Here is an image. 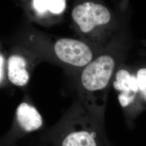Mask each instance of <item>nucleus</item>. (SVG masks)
Here are the masks:
<instances>
[{"instance_id": "f257e3e1", "label": "nucleus", "mask_w": 146, "mask_h": 146, "mask_svg": "<svg viewBox=\"0 0 146 146\" xmlns=\"http://www.w3.org/2000/svg\"><path fill=\"white\" fill-rule=\"evenodd\" d=\"M115 67L113 58L101 55L84 68L81 75V83L86 90L94 92L105 88L109 84Z\"/></svg>"}, {"instance_id": "7ed1b4c3", "label": "nucleus", "mask_w": 146, "mask_h": 146, "mask_svg": "<svg viewBox=\"0 0 146 146\" xmlns=\"http://www.w3.org/2000/svg\"><path fill=\"white\" fill-rule=\"evenodd\" d=\"M55 55L61 61L75 67H86L92 61L93 52L87 44L77 40L62 38L54 44Z\"/></svg>"}, {"instance_id": "6e6552de", "label": "nucleus", "mask_w": 146, "mask_h": 146, "mask_svg": "<svg viewBox=\"0 0 146 146\" xmlns=\"http://www.w3.org/2000/svg\"><path fill=\"white\" fill-rule=\"evenodd\" d=\"M67 2L64 0H34L32 5L38 15H42L47 11L52 14H60L66 8Z\"/></svg>"}, {"instance_id": "423d86ee", "label": "nucleus", "mask_w": 146, "mask_h": 146, "mask_svg": "<svg viewBox=\"0 0 146 146\" xmlns=\"http://www.w3.org/2000/svg\"><path fill=\"white\" fill-rule=\"evenodd\" d=\"M62 146H98L95 132L79 130L70 132L63 140Z\"/></svg>"}, {"instance_id": "39448f33", "label": "nucleus", "mask_w": 146, "mask_h": 146, "mask_svg": "<svg viewBox=\"0 0 146 146\" xmlns=\"http://www.w3.org/2000/svg\"><path fill=\"white\" fill-rule=\"evenodd\" d=\"M25 58L19 55L11 56L8 61V76L14 85L24 86L29 80V74L26 69Z\"/></svg>"}, {"instance_id": "f03ea898", "label": "nucleus", "mask_w": 146, "mask_h": 146, "mask_svg": "<svg viewBox=\"0 0 146 146\" xmlns=\"http://www.w3.org/2000/svg\"><path fill=\"white\" fill-rule=\"evenodd\" d=\"M73 20L84 33L92 31L96 27L109 23L111 15L104 5L86 2L75 6L72 12Z\"/></svg>"}, {"instance_id": "20e7f679", "label": "nucleus", "mask_w": 146, "mask_h": 146, "mask_svg": "<svg viewBox=\"0 0 146 146\" xmlns=\"http://www.w3.org/2000/svg\"><path fill=\"white\" fill-rule=\"evenodd\" d=\"M16 117L21 128L26 131H36L42 125L41 115L34 107L26 102L18 106Z\"/></svg>"}, {"instance_id": "0eeeda50", "label": "nucleus", "mask_w": 146, "mask_h": 146, "mask_svg": "<svg viewBox=\"0 0 146 146\" xmlns=\"http://www.w3.org/2000/svg\"><path fill=\"white\" fill-rule=\"evenodd\" d=\"M114 88L122 93H135L138 90L137 78L131 76L127 70L121 69L116 75V81L113 83Z\"/></svg>"}, {"instance_id": "9b49d317", "label": "nucleus", "mask_w": 146, "mask_h": 146, "mask_svg": "<svg viewBox=\"0 0 146 146\" xmlns=\"http://www.w3.org/2000/svg\"><path fill=\"white\" fill-rule=\"evenodd\" d=\"M4 63H5V60L2 54L0 56V80H1V83L2 82V81L3 80V76H4Z\"/></svg>"}, {"instance_id": "9d476101", "label": "nucleus", "mask_w": 146, "mask_h": 146, "mask_svg": "<svg viewBox=\"0 0 146 146\" xmlns=\"http://www.w3.org/2000/svg\"><path fill=\"white\" fill-rule=\"evenodd\" d=\"M134 93H121L119 95V100L122 107L129 104L134 99Z\"/></svg>"}, {"instance_id": "1a4fd4ad", "label": "nucleus", "mask_w": 146, "mask_h": 146, "mask_svg": "<svg viewBox=\"0 0 146 146\" xmlns=\"http://www.w3.org/2000/svg\"><path fill=\"white\" fill-rule=\"evenodd\" d=\"M136 78L138 87L141 90L146 89V68H142L138 71Z\"/></svg>"}]
</instances>
